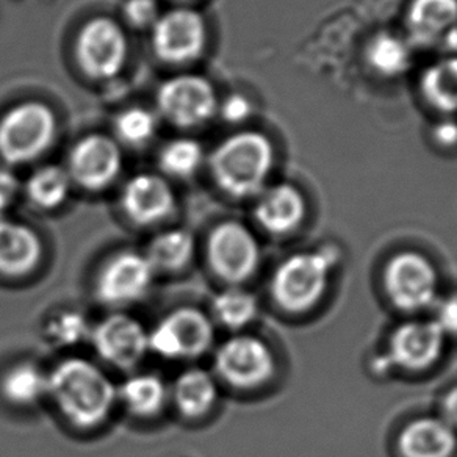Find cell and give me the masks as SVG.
I'll return each mask as SVG.
<instances>
[{
    "label": "cell",
    "mask_w": 457,
    "mask_h": 457,
    "mask_svg": "<svg viewBox=\"0 0 457 457\" xmlns=\"http://www.w3.org/2000/svg\"><path fill=\"white\" fill-rule=\"evenodd\" d=\"M47 396L71 425L93 429L110 417L118 388L95 363L70 357L47 375Z\"/></svg>",
    "instance_id": "cell-1"
},
{
    "label": "cell",
    "mask_w": 457,
    "mask_h": 457,
    "mask_svg": "<svg viewBox=\"0 0 457 457\" xmlns=\"http://www.w3.org/2000/svg\"><path fill=\"white\" fill-rule=\"evenodd\" d=\"M274 163L273 143L257 130L230 135L216 146L210 159L216 185L236 199L259 196L268 187Z\"/></svg>",
    "instance_id": "cell-2"
},
{
    "label": "cell",
    "mask_w": 457,
    "mask_h": 457,
    "mask_svg": "<svg viewBox=\"0 0 457 457\" xmlns=\"http://www.w3.org/2000/svg\"><path fill=\"white\" fill-rule=\"evenodd\" d=\"M340 257L332 245L287 257L274 270L270 284L274 303L290 313L312 311L326 295Z\"/></svg>",
    "instance_id": "cell-3"
},
{
    "label": "cell",
    "mask_w": 457,
    "mask_h": 457,
    "mask_svg": "<svg viewBox=\"0 0 457 457\" xmlns=\"http://www.w3.org/2000/svg\"><path fill=\"white\" fill-rule=\"evenodd\" d=\"M57 135V118L43 102H22L0 120V157L8 165L39 159Z\"/></svg>",
    "instance_id": "cell-4"
},
{
    "label": "cell",
    "mask_w": 457,
    "mask_h": 457,
    "mask_svg": "<svg viewBox=\"0 0 457 457\" xmlns=\"http://www.w3.org/2000/svg\"><path fill=\"white\" fill-rule=\"evenodd\" d=\"M205 254L210 270L230 286L251 279L261 267V245L242 222L218 224L207 238Z\"/></svg>",
    "instance_id": "cell-5"
},
{
    "label": "cell",
    "mask_w": 457,
    "mask_h": 457,
    "mask_svg": "<svg viewBox=\"0 0 457 457\" xmlns=\"http://www.w3.org/2000/svg\"><path fill=\"white\" fill-rule=\"evenodd\" d=\"M384 288L390 303L401 312L417 313L438 301V276L425 255L404 251L394 255L384 270Z\"/></svg>",
    "instance_id": "cell-6"
},
{
    "label": "cell",
    "mask_w": 457,
    "mask_h": 457,
    "mask_svg": "<svg viewBox=\"0 0 457 457\" xmlns=\"http://www.w3.org/2000/svg\"><path fill=\"white\" fill-rule=\"evenodd\" d=\"M213 323L196 307H179L149 332V351L166 361L196 359L213 345Z\"/></svg>",
    "instance_id": "cell-7"
},
{
    "label": "cell",
    "mask_w": 457,
    "mask_h": 457,
    "mask_svg": "<svg viewBox=\"0 0 457 457\" xmlns=\"http://www.w3.org/2000/svg\"><path fill=\"white\" fill-rule=\"evenodd\" d=\"M213 365L222 381L240 390L261 387L276 373L273 350L261 338L248 334H237L221 343Z\"/></svg>",
    "instance_id": "cell-8"
},
{
    "label": "cell",
    "mask_w": 457,
    "mask_h": 457,
    "mask_svg": "<svg viewBox=\"0 0 457 457\" xmlns=\"http://www.w3.org/2000/svg\"><path fill=\"white\" fill-rule=\"evenodd\" d=\"M128 49L121 26L104 16L88 21L77 35V63L95 80L118 76L128 60Z\"/></svg>",
    "instance_id": "cell-9"
},
{
    "label": "cell",
    "mask_w": 457,
    "mask_h": 457,
    "mask_svg": "<svg viewBox=\"0 0 457 457\" xmlns=\"http://www.w3.org/2000/svg\"><path fill=\"white\" fill-rule=\"evenodd\" d=\"M157 105L165 120L182 129L199 128L218 112L213 85L195 74L168 79L159 88Z\"/></svg>",
    "instance_id": "cell-10"
},
{
    "label": "cell",
    "mask_w": 457,
    "mask_h": 457,
    "mask_svg": "<svg viewBox=\"0 0 457 457\" xmlns=\"http://www.w3.org/2000/svg\"><path fill=\"white\" fill-rule=\"evenodd\" d=\"M153 263L146 254L122 251L108 259L96 278L97 299L112 307L134 304L146 296L153 286Z\"/></svg>",
    "instance_id": "cell-11"
},
{
    "label": "cell",
    "mask_w": 457,
    "mask_h": 457,
    "mask_svg": "<svg viewBox=\"0 0 457 457\" xmlns=\"http://www.w3.org/2000/svg\"><path fill=\"white\" fill-rule=\"evenodd\" d=\"M151 32L154 51L165 63H190L203 54L207 45V26L203 14L191 8H174L160 14Z\"/></svg>",
    "instance_id": "cell-12"
},
{
    "label": "cell",
    "mask_w": 457,
    "mask_h": 457,
    "mask_svg": "<svg viewBox=\"0 0 457 457\" xmlns=\"http://www.w3.org/2000/svg\"><path fill=\"white\" fill-rule=\"evenodd\" d=\"M89 338L102 361L122 371L137 369L149 353V332L137 318L124 313L104 318Z\"/></svg>",
    "instance_id": "cell-13"
},
{
    "label": "cell",
    "mask_w": 457,
    "mask_h": 457,
    "mask_svg": "<svg viewBox=\"0 0 457 457\" xmlns=\"http://www.w3.org/2000/svg\"><path fill=\"white\" fill-rule=\"evenodd\" d=\"M445 342L446 337L432 320H409L390 334L386 356L394 369L425 371L438 362Z\"/></svg>",
    "instance_id": "cell-14"
},
{
    "label": "cell",
    "mask_w": 457,
    "mask_h": 457,
    "mask_svg": "<svg viewBox=\"0 0 457 457\" xmlns=\"http://www.w3.org/2000/svg\"><path fill=\"white\" fill-rule=\"evenodd\" d=\"M122 168L121 149L107 135L85 137L72 147L68 174L72 184L85 190H105L120 176Z\"/></svg>",
    "instance_id": "cell-15"
},
{
    "label": "cell",
    "mask_w": 457,
    "mask_h": 457,
    "mask_svg": "<svg viewBox=\"0 0 457 457\" xmlns=\"http://www.w3.org/2000/svg\"><path fill=\"white\" fill-rule=\"evenodd\" d=\"M404 26L412 47L457 49V0H411Z\"/></svg>",
    "instance_id": "cell-16"
},
{
    "label": "cell",
    "mask_w": 457,
    "mask_h": 457,
    "mask_svg": "<svg viewBox=\"0 0 457 457\" xmlns=\"http://www.w3.org/2000/svg\"><path fill=\"white\" fill-rule=\"evenodd\" d=\"M121 207L135 224L154 226L171 215L176 197L165 178L143 172L130 179L122 188Z\"/></svg>",
    "instance_id": "cell-17"
},
{
    "label": "cell",
    "mask_w": 457,
    "mask_h": 457,
    "mask_svg": "<svg viewBox=\"0 0 457 457\" xmlns=\"http://www.w3.org/2000/svg\"><path fill=\"white\" fill-rule=\"evenodd\" d=\"M307 204L301 191L292 184L267 187L257 196L254 216L259 226L271 236H288L301 228Z\"/></svg>",
    "instance_id": "cell-18"
},
{
    "label": "cell",
    "mask_w": 457,
    "mask_h": 457,
    "mask_svg": "<svg viewBox=\"0 0 457 457\" xmlns=\"http://www.w3.org/2000/svg\"><path fill=\"white\" fill-rule=\"evenodd\" d=\"M43 257L38 234L26 224L0 220V274L21 278L32 273Z\"/></svg>",
    "instance_id": "cell-19"
},
{
    "label": "cell",
    "mask_w": 457,
    "mask_h": 457,
    "mask_svg": "<svg viewBox=\"0 0 457 457\" xmlns=\"http://www.w3.org/2000/svg\"><path fill=\"white\" fill-rule=\"evenodd\" d=\"M398 450L403 457H453L457 431L440 417L415 419L403 428Z\"/></svg>",
    "instance_id": "cell-20"
},
{
    "label": "cell",
    "mask_w": 457,
    "mask_h": 457,
    "mask_svg": "<svg viewBox=\"0 0 457 457\" xmlns=\"http://www.w3.org/2000/svg\"><path fill=\"white\" fill-rule=\"evenodd\" d=\"M172 398L184 419H203L215 407L218 384L204 369L185 370L172 386Z\"/></svg>",
    "instance_id": "cell-21"
},
{
    "label": "cell",
    "mask_w": 457,
    "mask_h": 457,
    "mask_svg": "<svg viewBox=\"0 0 457 457\" xmlns=\"http://www.w3.org/2000/svg\"><path fill=\"white\" fill-rule=\"evenodd\" d=\"M412 49L406 37L382 30L375 33L365 46V62L382 79H396L411 68Z\"/></svg>",
    "instance_id": "cell-22"
},
{
    "label": "cell",
    "mask_w": 457,
    "mask_h": 457,
    "mask_svg": "<svg viewBox=\"0 0 457 457\" xmlns=\"http://www.w3.org/2000/svg\"><path fill=\"white\" fill-rule=\"evenodd\" d=\"M118 398H121L126 409L135 417L151 419L165 407L168 388L159 376L140 373L130 376L118 388Z\"/></svg>",
    "instance_id": "cell-23"
},
{
    "label": "cell",
    "mask_w": 457,
    "mask_h": 457,
    "mask_svg": "<svg viewBox=\"0 0 457 457\" xmlns=\"http://www.w3.org/2000/svg\"><path fill=\"white\" fill-rule=\"evenodd\" d=\"M196 254L195 237L184 228H170L154 238L146 257L157 271H180L188 267Z\"/></svg>",
    "instance_id": "cell-24"
},
{
    "label": "cell",
    "mask_w": 457,
    "mask_h": 457,
    "mask_svg": "<svg viewBox=\"0 0 457 457\" xmlns=\"http://www.w3.org/2000/svg\"><path fill=\"white\" fill-rule=\"evenodd\" d=\"M420 89L434 110L445 114L457 112V57L431 64L421 76Z\"/></svg>",
    "instance_id": "cell-25"
},
{
    "label": "cell",
    "mask_w": 457,
    "mask_h": 457,
    "mask_svg": "<svg viewBox=\"0 0 457 457\" xmlns=\"http://www.w3.org/2000/svg\"><path fill=\"white\" fill-rule=\"evenodd\" d=\"M0 390L14 406H32L47 395V375L33 363H16L2 376Z\"/></svg>",
    "instance_id": "cell-26"
},
{
    "label": "cell",
    "mask_w": 457,
    "mask_h": 457,
    "mask_svg": "<svg viewBox=\"0 0 457 457\" xmlns=\"http://www.w3.org/2000/svg\"><path fill=\"white\" fill-rule=\"evenodd\" d=\"M212 312L216 321L226 329L238 332L254 323L259 315V301L254 293L232 286L216 295L212 303Z\"/></svg>",
    "instance_id": "cell-27"
},
{
    "label": "cell",
    "mask_w": 457,
    "mask_h": 457,
    "mask_svg": "<svg viewBox=\"0 0 457 457\" xmlns=\"http://www.w3.org/2000/svg\"><path fill=\"white\" fill-rule=\"evenodd\" d=\"M70 174L62 166L47 165L39 168L26 184L27 197L41 210L58 209L71 195Z\"/></svg>",
    "instance_id": "cell-28"
},
{
    "label": "cell",
    "mask_w": 457,
    "mask_h": 457,
    "mask_svg": "<svg viewBox=\"0 0 457 457\" xmlns=\"http://www.w3.org/2000/svg\"><path fill=\"white\" fill-rule=\"evenodd\" d=\"M203 146L190 138L170 141L160 151V168L171 178L188 179L195 176L203 166Z\"/></svg>",
    "instance_id": "cell-29"
},
{
    "label": "cell",
    "mask_w": 457,
    "mask_h": 457,
    "mask_svg": "<svg viewBox=\"0 0 457 457\" xmlns=\"http://www.w3.org/2000/svg\"><path fill=\"white\" fill-rule=\"evenodd\" d=\"M114 132L128 146H143L153 140L157 132V118L143 107H130L118 114Z\"/></svg>",
    "instance_id": "cell-30"
},
{
    "label": "cell",
    "mask_w": 457,
    "mask_h": 457,
    "mask_svg": "<svg viewBox=\"0 0 457 457\" xmlns=\"http://www.w3.org/2000/svg\"><path fill=\"white\" fill-rule=\"evenodd\" d=\"M47 334L58 346H76L91 336V329L80 313L63 312L49 323Z\"/></svg>",
    "instance_id": "cell-31"
},
{
    "label": "cell",
    "mask_w": 457,
    "mask_h": 457,
    "mask_svg": "<svg viewBox=\"0 0 457 457\" xmlns=\"http://www.w3.org/2000/svg\"><path fill=\"white\" fill-rule=\"evenodd\" d=\"M122 12L126 21L135 29H153L160 18L157 0H128Z\"/></svg>",
    "instance_id": "cell-32"
},
{
    "label": "cell",
    "mask_w": 457,
    "mask_h": 457,
    "mask_svg": "<svg viewBox=\"0 0 457 457\" xmlns=\"http://www.w3.org/2000/svg\"><path fill=\"white\" fill-rule=\"evenodd\" d=\"M218 112L222 120L228 124H243L253 114V104L246 96L230 95L224 99L221 105L218 104Z\"/></svg>",
    "instance_id": "cell-33"
},
{
    "label": "cell",
    "mask_w": 457,
    "mask_h": 457,
    "mask_svg": "<svg viewBox=\"0 0 457 457\" xmlns=\"http://www.w3.org/2000/svg\"><path fill=\"white\" fill-rule=\"evenodd\" d=\"M436 315L432 321L437 324L445 337H457V295L448 298H438L436 303Z\"/></svg>",
    "instance_id": "cell-34"
},
{
    "label": "cell",
    "mask_w": 457,
    "mask_h": 457,
    "mask_svg": "<svg viewBox=\"0 0 457 457\" xmlns=\"http://www.w3.org/2000/svg\"><path fill=\"white\" fill-rule=\"evenodd\" d=\"M20 191V180L8 166L0 165V220L7 213L8 207L13 204Z\"/></svg>",
    "instance_id": "cell-35"
},
{
    "label": "cell",
    "mask_w": 457,
    "mask_h": 457,
    "mask_svg": "<svg viewBox=\"0 0 457 457\" xmlns=\"http://www.w3.org/2000/svg\"><path fill=\"white\" fill-rule=\"evenodd\" d=\"M432 137L438 146L456 147L457 146V122L451 120H444L438 122L436 128L432 129Z\"/></svg>",
    "instance_id": "cell-36"
},
{
    "label": "cell",
    "mask_w": 457,
    "mask_h": 457,
    "mask_svg": "<svg viewBox=\"0 0 457 457\" xmlns=\"http://www.w3.org/2000/svg\"><path fill=\"white\" fill-rule=\"evenodd\" d=\"M438 417L457 431V386L445 394L444 400L440 403Z\"/></svg>",
    "instance_id": "cell-37"
},
{
    "label": "cell",
    "mask_w": 457,
    "mask_h": 457,
    "mask_svg": "<svg viewBox=\"0 0 457 457\" xmlns=\"http://www.w3.org/2000/svg\"><path fill=\"white\" fill-rule=\"evenodd\" d=\"M180 2H188V0H180Z\"/></svg>",
    "instance_id": "cell-38"
}]
</instances>
